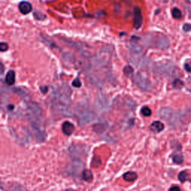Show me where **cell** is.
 Returning <instances> with one entry per match:
<instances>
[{"mask_svg":"<svg viewBox=\"0 0 191 191\" xmlns=\"http://www.w3.org/2000/svg\"><path fill=\"white\" fill-rule=\"evenodd\" d=\"M62 131H63V132L66 135L70 136L75 131V126L70 122H65L62 125Z\"/></svg>","mask_w":191,"mask_h":191,"instance_id":"9c48e42d","label":"cell"},{"mask_svg":"<svg viewBox=\"0 0 191 191\" xmlns=\"http://www.w3.org/2000/svg\"><path fill=\"white\" fill-rule=\"evenodd\" d=\"M170 191H181V189H180L178 187H177V186H175V187H171Z\"/></svg>","mask_w":191,"mask_h":191,"instance_id":"83f0119b","label":"cell"},{"mask_svg":"<svg viewBox=\"0 0 191 191\" xmlns=\"http://www.w3.org/2000/svg\"><path fill=\"white\" fill-rule=\"evenodd\" d=\"M15 82V73L13 70H10L7 73L5 76V83L8 85H13Z\"/></svg>","mask_w":191,"mask_h":191,"instance_id":"8fae6325","label":"cell"},{"mask_svg":"<svg viewBox=\"0 0 191 191\" xmlns=\"http://www.w3.org/2000/svg\"><path fill=\"white\" fill-rule=\"evenodd\" d=\"M123 178L126 181L131 182V181H134L137 179V175L134 172H128V173H126V174H124V175H123Z\"/></svg>","mask_w":191,"mask_h":191,"instance_id":"7c38bea8","label":"cell"},{"mask_svg":"<svg viewBox=\"0 0 191 191\" xmlns=\"http://www.w3.org/2000/svg\"><path fill=\"white\" fill-rule=\"evenodd\" d=\"M172 14H173V17L176 20H180L182 17L181 11L178 8H175L172 10Z\"/></svg>","mask_w":191,"mask_h":191,"instance_id":"e0dca14e","label":"cell"},{"mask_svg":"<svg viewBox=\"0 0 191 191\" xmlns=\"http://www.w3.org/2000/svg\"><path fill=\"white\" fill-rule=\"evenodd\" d=\"M17 93H19V95L23 98V99L25 100V102H29V96L24 91V90H21V89H17L16 90Z\"/></svg>","mask_w":191,"mask_h":191,"instance_id":"9a60e30c","label":"cell"},{"mask_svg":"<svg viewBox=\"0 0 191 191\" xmlns=\"http://www.w3.org/2000/svg\"><path fill=\"white\" fill-rule=\"evenodd\" d=\"M123 72H124V73L128 77L131 78L134 76V70H133V68L131 66H126V67H125V68L123 69Z\"/></svg>","mask_w":191,"mask_h":191,"instance_id":"2e32d148","label":"cell"},{"mask_svg":"<svg viewBox=\"0 0 191 191\" xmlns=\"http://www.w3.org/2000/svg\"><path fill=\"white\" fill-rule=\"evenodd\" d=\"M7 191H26V189L21 186L20 184H13L11 186L8 187Z\"/></svg>","mask_w":191,"mask_h":191,"instance_id":"5bb4252c","label":"cell"},{"mask_svg":"<svg viewBox=\"0 0 191 191\" xmlns=\"http://www.w3.org/2000/svg\"><path fill=\"white\" fill-rule=\"evenodd\" d=\"M131 55L133 63L137 66L138 65L142 60L143 52L141 46L137 43H131Z\"/></svg>","mask_w":191,"mask_h":191,"instance_id":"5b68a950","label":"cell"},{"mask_svg":"<svg viewBox=\"0 0 191 191\" xmlns=\"http://www.w3.org/2000/svg\"><path fill=\"white\" fill-rule=\"evenodd\" d=\"M82 178L86 181H91L93 179V173L90 170H84L82 173Z\"/></svg>","mask_w":191,"mask_h":191,"instance_id":"4fadbf2b","label":"cell"},{"mask_svg":"<svg viewBox=\"0 0 191 191\" xmlns=\"http://www.w3.org/2000/svg\"><path fill=\"white\" fill-rule=\"evenodd\" d=\"M173 87L176 89H180L184 86V82H183L180 79H175L174 81H173Z\"/></svg>","mask_w":191,"mask_h":191,"instance_id":"44dd1931","label":"cell"},{"mask_svg":"<svg viewBox=\"0 0 191 191\" xmlns=\"http://www.w3.org/2000/svg\"><path fill=\"white\" fill-rule=\"evenodd\" d=\"M143 23V15L141 9L138 7H135L134 9V26L136 29L141 27Z\"/></svg>","mask_w":191,"mask_h":191,"instance_id":"52a82bcc","label":"cell"},{"mask_svg":"<svg viewBox=\"0 0 191 191\" xmlns=\"http://www.w3.org/2000/svg\"><path fill=\"white\" fill-rule=\"evenodd\" d=\"M66 191H75V190H66Z\"/></svg>","mask_w":191,"mask_h":191,"instance_id":"4dcf8cb0","label":"cell"},{"mask_svg":"<svg viewBox=\"0 0 191 191\" xmlns=\"http://www.w3.org/2000/svg\"><path fill=\"white\" fill-rule=\"evenodd\" d=\"M8 49V45L6 43H0V50L2 52H5Z\"/></svg>","mask_w":191,"mask_h":191,"instance_id":"603a6c76","label":"cell"},{"mask_svg":"<svg viewBox=\"0 0 191 191\" xmlns=\"http://www.w3.org/2000/svg\"><path fill=\"white\" fill-rule=\"evenodd\" d=\"M19 10L23 14H28L32 10V5L29 2H21L19 4Z\"/></svg>","mask_w":191,"mask_h":191,"instance_id":"ba28073f","label":"cell"},{"mask_svg":"<svg viewBox=\"0 0 191 191\" xmlns=\"http://www.w3.org/2000/svg\"><path fill=\"white\" fill-rule=\"evenodd\" d=\"M141 113L144 117H149L152 114V111L149 108L143 107L141 110Z\"/></svg>","mask_w":191,"mask_h":191,"instance_id":"7402d4cb","label":"cell"},{"mask_svg":"<svg viewBox=\"0 0 191 191\" xmlns=\"http://www.w3.org/2000/svg\"><path fill=\"white\" fill-rule=\"evenodd\" d=\"M34 17H35V18L37 19V20H39V18H40L39 17H40L41 20H44V19L46 18V16H45L44 14H42L40 13V12H34Z\"/></svg>","mask_w":191,"mask_h":191,"instance_id":"d4e9b609","label":"cell"},{"mask_svg":"<svg viewBox=\"0 0 191 191\" xmlns=\"http://www.w3.org/2000/svg\"><path fill=\"white\" fill-rule=\"evenodd\" d=\"M26 114L37 140L40 142L45 140L46 134L44 117L41 108L37 103L29 102H27Z\"/></svg>","mask_w":191,"mask_h":191,"instance_id":"6da1fadb","label":"cell"},{"mask_svg":"<svg viewBox=\"0 0 191 191\" xmlns=\"http://www.w3.org/2000/svg\"><path fill=\"white\" fill-rule=\"evenodd\" d=\"M105 126H104L102 123H98V124H96L93 126V131L96 133H102L105 131Z\"/></svg>","mask_w":191,"mask_h":191,"instance_id":"ac0fdd59","label":"cell"},{"mask_svg":"<svg viewBox=\"0 0 191 191\" xmlns=\"http://www.w3.org/2000/svg\"><path fill=\"white\" fill-rule=\"evenodd\" d=\"M184 68L186 69V70L188 72H190V73H191V65L190 64H185V65H184Z\"/></svg>","mask_w":191,"mask_h":191,"instance_id":"4316f807","label":"cell"},{"mask_svg":"<svg viewBox=\"0 0 191 191\" xmlns=\"http://www.w3.org/2000/svg\"><path fill=\"white\" fill-rule=\"evenodd\" d=\"M183 30L186 32H190L191 31V24H189V23H186L183 26Z\"/></svg>","mask_w":191,"mask_h":191,"instance_id":"484cf974","label":"cell"},{"mask_svg":"<svg viewBox=\"0 0 191 191\" xmlns=\"http://www.w3.org/2000/svg\"><path fill=\"white\" fill-rule=\"evenodd\" d=\"M73 87H76V88H79L81 86V82L80 81L79 79H75L73 82Z\"/></svg>","mask_w":191,"mask_h":191,"instance_id":"cb8c5ba5","label":"cell"},{"mask_svg":"<svg viewBox=\"0 0 191 191\" xmlns=\"http://www.w3.org/2000/svg\"><path fill=\"white\" fill-rule=\"evenodd\" d=\"M173 161H174V163L177 164H181L183 163V161H184V158H183V156L179 154H176L174 155L173 156Z\"/></svg>","mask_w":191,"mask_h":191,"instance_id":"d6986e66","label":"cell"},{"mask_svg":"<svg viewBox=\"0 0 191 191\" xmlns=\"http://www.w3.org/2000/svg\"><path fill=\"white\" fill-rule=\"evenodd\" d=\"M164 128V126L161 122L160 121H155L154 123H152L151 126H150V129L155 133H159L162 131Z\"/></svg>","mask_w":191,"mask_h":191,"instance_id":"30bf717a","label":"cell"},{"mask_svg":"<svg viewBox=\"0 0 191 191\" xmlns=\"http://www.w3.org/2000/svg\"><path fill=\"white\" fill-rule=\"evenodd\" d=\"M71 90L67 85L63 86L61 89L54 90L52 94V102L54 108L63 116H70V106Z\"/></svg>","mask_w":191,"mask_h":191,"instance_id":"7a4b0ae2","label":"cell"},{"mask_svg":"<svg viewBox=\"0 0 191 191\" xmlns=\"http://www.w3.org/2000/svg\"><path fill=\"white\" fill-rule=\"evenodd\" d=\"M77 115L81 124L90 123V122L95 120V119L96 118V115L94 112L92 111L87 108L84 107V106H81V107L77 108Z\"/></svg>","mask_w":191,"mask_h":191,"instance_id":"277c9868","label":"cell"},{"mask_svg":"<svg viewBox=\"0 0 191 191\" xmlns=\"http://www.w3.org/2000/svg\"><path fill=\"white\" fill-rule=\"evenodd\" d=\"M159 115L163 120L173 126L181 124L184 117V114H183V112L177 111L169 108L161 109L159 112Z\"/></svg>","mask_w":191,"mask_h":191,"instance_id":"3957f363","label":"cell"},{"mask_svg":"<svg viewBox=\"0 0 191 191\" xmlns=\"http://www.w3.org/2000/svg\"><path fill=\"white\" fill-rule=\"evenodd\" d=\"M40 90L43 92V93H46L48 90V87H40Z\"/></svg>","mask_w":191,"mask_h":191,"instance_id":"f1b7e54d","label":"cell"},{"mask_svg":"<svg viewBox=\"0 0 191 191\" xmlns=\"http://www.w3.org/2000/svg\"><path fill=\"white\" fill-rule=\"evenodd\" d=\"M3 71H4V67H3V64H1V73L2 74Z\"/></svg>","mask_w":191,"mask_h":191,"instance_id":"f546056e","label":"cell"},{"mask_svg":"<svg viewBox=\"0 0 191 191\" xmlns=\"http://www.w3.org/2000/svg\"><path fill=\"white\" fill-rule=\"evenodd\" d=\"M178 179H179L180 181H181V182H184V181H186L187 180H188V175H187V173H186L185 171L181 172V173L178 174Z\"/></svg>","mask_w":191,"mask_h":191,"instance_id":"ffe728a7","label":"cell"},{"mask_svg":"<svg viewBox=\"0 0 191 191\" xmlns=\"http://www.w3.org/2000/svg\"><path fill=\"white\" fill-rule=\"evenodd\" d=\"M134 82L136 83L137 86H138L140 88H141L142 90H150V84L149 83L148 80L146 79L143 75L138 74L135 75V77H134Z\"/></svg>","mask_w":191,"mask_h":191,"instance_id":"8992f818","label":"cell"}]
</instances>
